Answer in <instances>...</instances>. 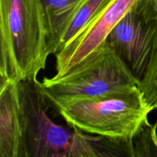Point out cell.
Here are the masks:
<instances>
[{"label":"cell","instance_id":"obj_12","mask_svg":"<svg viewBox=\"0 0 157 157\" xmlns=\"http://www.w3.org/2000/svg\"><path fill=\"white\" fill-rule=\"evenodd\" d=\"M156 127L147 121L138 129L132 137L134 156H157Z\"/></svg>","mask_w":157,"mask_h":157},{"label":"cell","instance_id":"obj_5","mask_svg":"<svg viewBox=\"0 0 157 157\" xmlns=\"http://www.w3.org/2000/svg\"><path fill=\"white\" fill-rule=\"evenodd\" d=\"M157 21L153 0H139L113 28L107 41L137 79L144 77L151 55Z\"/></svg>","mask_w":157,"mask_h":157},{"label":"cell","instance_id":"obj_8","mask_svg":"<svg viewBox=\"0 0 157 157\" xmlns=\"http://www.w3.org/2000/svg\"><path fill=\"white\" fill-rule=\"evenodd\" d=\"M75 127L71 157L133 156L132 138L91 136Z\"/></svg>","mask_w":157,"mask_h":157},{"label":"cell","instance_id":"obj_6","mask_svg":"<svg viewBox=\"0 0 157 157\" xmlns=\"http://www.w3.org/2000/svg\"><path fill=\"white\" fill-rule=\"evenodd\" d=\"M139 0H108L94 19L71 42L55 55L58 78L98 48L113 28Z\"/></svg>","mask_w":157,"mask_h":157},{"label":"cell","instance_id":"obj_13","mask_svg":"<svg viewBox=\"0 0 157 157\" xmlns=\"http://www.w3.org/2000/svg\"><path fill=\"white\" fill-rule=\"evenodd\" d=\"M153 3H154L155 6H156V8L157 9V0H153Z\"/></svg>","mask_w":157,"mask_h":157},{"label":"cell","instance_id":"obj_10","mask_svg":"<svg viewBox=\"0 0 157 157\" xmlns=\"http://www.w3.org/2000/svg\"><path fill=\"white\" fill-rule=\"evenodd\" d=\"M108 0H85L66 26L58 47V52L71 42L94 19Z\"/></svg>","mask_w":157,"mask_h":157},{"label":"cell","instance_id":"obj_2","mask_svg":"<svg viewBox=\"0 0 157 157\" xmlns=\"http://www.w3.org/2000/svg\"><path fill=\"white\" fill-rule=\"evenodd\" d=\"M56 110L78 100L94 98L138 87V81L106 40L64 75L37 81Z\"/></svg>","mask_w":157,"mask_h":157},{"label":"cell","instance_id":"obj_11","mask_svg":"<svg viewBox=\"0 0 157 157\" xmlns=\"http://www.w3.org/2000/svg\"><path fill=\"white\" fill-rule=\"evenodd\" d=\"M138 87L150 110H157V21L150 61Z\"/></svg>","mask_w":157,"mask_h":157},{"label":"cell","instance_id":"obj_1","mask_svg":"<svg viewBox=\"0 0 157 157\" xmlns=\"http://www.w3.org/2000/svg\"><path fill=\"white\" fill-rule=\"evenodd\" d=\"M0 55L1 81H36L50 55L41 0H0Z\"/></svg>","mask_w":157,"mask_h":157},{"label":"cell","instance_id":"obj_7","mask_svg":"<svg viewBox=\"0 0 157 157\" xmlns=\"http://www.w3.org/2000/svg\"><path fill=\"white\" fill-rule=\"evenodd\" d=\"M22 156V123L18 83L1 81L0 157Z\"/></svg>","mask_w":157,"mask_h":157},{"label":"cell","instance_id":"obj_3","mask_svg":"<svg viewBox=\"0 0 157 157\" xmlns=\"http://www.w3.org/2000/svg\"><path fill=\"white\" fill-rule=\"evenodd\" d=\"M68 125L91 134L130 139L151 112L139 87L78 100L56 109Z\"/></svg>","mask_w":157,"mask_h":157},{"label":"cell","instance_id":"obj_4","mask_svg":"<svg viewBox=\"0 0 157 157\" xmlns=\"http://www.w3.org/2000/svg\"><path fill=\"white\" fill-rule=\"evenodd\" d=\"M37 81L18 83L22 157H70L75 129L71 131L51 118L52 104L39 90Z\"/></svg>","mask_w":157,"mask_h":157},{"label":"cell","instance_id":"obj_9","mask_svg":"<svg viewBox=\"0 0 157 157\" xmlns=\"http://www.w3.org/2000/svg\"><path fill=\"white\" fill-rule=\"evenodd\" d=\"M85 0H41L47 15L48 50L56 55L60 39L74 14Z\"/></svg>","mask_w":157,"mask_h":157}]
</instances>
